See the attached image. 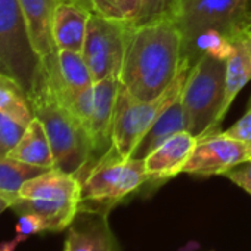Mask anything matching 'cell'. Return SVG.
<instances>
[{"label": "cell", "instance_id": "cell-25", "mask_svg": "<svg viewBox=\"0 0 251 251\" xmlns=\"http://www.w3.org/2000/svg\"><path fill=\"white\" fill-rule=\"evenodd\" d=\"M173 0H141V15L135 25L151 23L154 20L170 15Z\"/></svg>", "mask_w": 251, "mask_h": 251}, {"label": "cell", "instance_id": "cell-16", "mask_svg": "<svg viewBox=\"0 0 251 251\" xmlns=\"http://www.w3.org/2000/svg\"><path fill=\"white\" fill-rule=\"evenodd\" d=\"M90 14L92 12L70 0H62L56 6L52 33L58 50H83Z\"/></svg>", "mask_w": 251, "mask_h": 251}, {"label": "cell", "instance_id": "cell-19", "mask_svg": "<svg viewBox=\"0 0 251 251\" xmlns=\"http://www.w3.org/2000/svg\"><path fill=\"white\" fill-rule=\"evenodd\" d=\"M58 62H59V77L62 83V89L61 90L58 89V92L61 93L65 102L73 99L80 92L93 86L95 81L92 73L81 52L59 50Z\"/></svg>", "mask_w": 251, "mask_h": 251}, {"label": "cell", "instance_id": "cell-31", "mask_svg": "<svg viewBox=\"0 0 251 251\" xmlns=\"http://www.w3.org/2000/svg\"><path fill=\"white\" fill-rule=\"evenodd\" d=\"M248 15H250V24H251V3H250V9H248Z\"/></svg>", "mask_w": 251, "mask_h": 251}, {"label": "cell", "instance_id": "cell-33", "mask_svg": "<svg viewBox=\"0 0 251 251\" xmlns=\"http://www.w3.org/2000/svg\"><path fill=\"white\" fill-rule=\"evenodd\" d=\"M250 161H251V160H250Z\"/></svg>", "mask_w": 251, "mask_h": 251}, {"label": "cell", "instance_id": "cell-7", "mask_svg": "<svg viewBox=\"0 0 251 251\" xmlns=\"http://www.w3.org/2000/svg\"><path fill=\"white\" fill-rule=\"evenodd\" d=\"M189 68L191 65L183 61L175 81L163 95L152 100H139L120 84L112 121V148L123 158H130L133 155L139 142L160 114L182 95Z\"/></svg>", "mask_w": 251, "mask_h": 251}, {"label": "cell", "instance_id": "cell-6", "mask_svg": "<svg viewBox=\"0 0 251 251\" xmlns=\"http://www.w3.org/2000/svg\"><path fill=\"white\" fill-rule=\"evenodd\" d=\"M81 185L75 175L56 167L30 179L23 185L11 210L18 216L31 213L39 216L48 232L67 230L80 205Z\"/></svg>", "mask_w": 251, "mask_h": 251}, {"label": "cell", "instance_id": "cell-15", "mask_svg": "<svg viewBox=\"0 0 251 251\" xmlns=\"http://www.w3.org/2000/svg\"><path fill=\"white\" fill-rule=\"evenodd\" d=\"M251 80V27L241 30L230 40V52L226 58V92L223 115H226L235 96Z\"/></svg>", "mask_w": 251, "mask_h": 251}, {"label": "cell", "instance_id": "cell-1", "mask_svg": "<svg viewBox=\"0 0 251 251\" xmlns=\"http://www.w3.org/2000/svg\"><path fill=\"white\" fill-rule=\"evenodd\" d=\"M182 34L172 15L132 25L120 84L139 100L163 95L182 68Z\"/></svg>", "mask_w": 251, "mask_h": 251}, {"label": "cell", "instance_id": "cell-24", "mask_svg": "<svg viewBox=\"0 0 251 251\" xmlns=\"http://www.w3.org/2000/svg\"><path fill=\"white\" fill-rule=\"evenodd\" d=\"M25 129L24 124L0 112V157H8V154L21 141Z\"/></svg>", "mask_w": 251, "mask_h": 251}, {"label": "cell", "instance_id": "cell-8", "mask_svg": "<svg viewBox=\"0 0 251 251\" xmlns=\"http://www.w3.org/2000/svg\"><path fill=\"white\" fill-rule=\"evenodd\" d=\"M43 61L34 49L18 0H0V75L17 81L31 95Z\"/></svg>", "mask_w": 251, "mask_h": 251}, {"label": "cell", "instance_id": "cell-3", "mask_svg": "<svg viewBox=\"0 0 251 251\" xmlns=\"http://www.w3.org/2000/svg\"><path fill=\"white\" fill-rule=\"evenodd\" d=\"M28 100L34 117L45 126L55 158V167L71 175H78L92 163V142L80 120L49 78L45 67Z\"/></svg>", "mask_w": 251, "mask_h": 251}, {"label": "cell", "instance_id": "cell-23", "mask_svg": "<svg viewBox=\"0 0 251 251\" xmlns=\"http://www.w3.org/2000/svg\"><path fill=\"white\" fill-rule=\"evenodd\" d=\"M46 232H48L46 223L39 216L31 214V213L20 214L14 236L0 244V251H15L21 242L27 241L28 238H31L34 235H40V233H46Z\"/></svg>", "mask_w": 251, "mask_h": 251}, {"label": "cell", "instance_id": "cell-17", "mask_svg": "<svg viewBox=\"0 0 251 251\" xmlns=\"http://www.w3.org/2000/svg\"><path fill=\"white\" fill-rule=\"evenodd\" d=\"M186 130L185 124V112L180 96L172 102L155 120V123L150 127V130L145 133L142 141L139 142L138 148L133 152V158H145L148 154H151L155 148H158L161 144H164L169 138L173 135Z\"/></svg>", "mask_w": 251, "mask_h": 251}, {"label": "cell", "instance_id": "cell-29", "mask_svg": "<svg viewBox=\"0 0 251 251\" xmlns=\"http://www.w3.org/2000/svg\"><path fill=\"white\" fill-rule=\"evenodd\" d=\"M70 2H74L80 6H83L84 9H87L89 12H95V6H93V0H70Z\"/></svg>", "mask_w": 251, "mask_h": 251}, {"label": "cell", "instance_id": "cell-11", "mask_svg": "<svg viewBox=\"0 0 251 251\" xmlns=\"http://www.w3.org/2000/svg\"><path fill=\"white\" fill-rule=\"evenodd\" d=\"M250 160V144L227 136L225 132H217L197 142L182 173L200 177L225 176L229 170Z\"/></svg>", "mask_w": 251, "mask_h": 251}, {"label": "cell", "instance_id": "cell-12", "mask_svg": "<svg viewBox=\"0 0 251 251\" xmlns=\"http://www.w3.org/2000/svg\"><path fill=\"white\" fill-rule=\"evenodd\" d=\"M36 52L48 74H59L58 48L53 39V15L62 0H18Z\"/></svg>", "mask_w": 251, "mask_h": 251}, {"label": "cell", "instance_id": "cell-21", "mask_svg": "<svg viewBox=\"0 0 251 251\" xmlns=\"http://www.w3.org/2000/svg\"><path fill=\"white\" fill-rule=\"evenodd\" d=\"M0 112L28 127L34 118L31 103L23 87L9 77L0 75Z\"/></svg>", "mask_w": 251, "mask_h": 251}, {"label": "cell", "instance_id": "cell-22", "mask_svg": "<svg viewBox=\"0 0 251 251\" xmlns=\"http://www.w3.org/2000/svg\"><path fill=\"white\" fill-rule=\"evenodd\" d=\"M93 6L99 15L132 24L141 15V0H93Z\"/></svg>", "mask_w": 251, "mask_h": 251}, {"label": "cell", "instance_id": "cell-28", "mask_svg": "<svg viewBox=\"0 0 251 251\" xmlns=\"http://www.w3.org/2000/svg\"><path fill=\"white\" fill-rule=\"evenodd\" d=\"M11 207H12V200L8 198V197L3 195V194H0V214H2L5 210L11 208Z\"/></svg>", "mask_w": 251, "mask_h": 251}, {"label": "cell", "instance_id": "cell-18", "mask_svg": "<svg viewBox=\"0 0 251 251\" xmlns=\"http://www.w3.org/2000/svg\"><path fill=\"white\" fill-rule=\"evenodd\" d=\"M8 157L45 169L55 167V158L48 133L45 130L43 123L37 117H34L33 121L28 124L21 141L8 154Z\"/></svg>", "mask_w": 251, "mask_h": 251}, {"label": "cell", "instance_id": "cell-27", "mask_svg": "<svg viewBox=\"0 0 251 251\" xmlns=\"http://www.w3.org/2000/svg\"><path fill=\"white\" fill-rule=\"evenodd\" d=\"M225 177H227L232 183L244 189L247 194L251 195V161H245L235 169L229 170Z\"/></svg>", "mask_w": 251, "mask_h": 251}, {"label": "cell", "instance_id": "cell-30", "mask_svg": "<svg viewBox=\"0 0 251 251\" xmlns=\"http://www.w3.org/2000/svg\"><path fill=\"white\" fill-rule=\"evenodd\" d=\"M238 3L242 9H250V3H251V0H238Z\"/></svg>", "mask_w": 251, "mask_h": 251}, {"label": "cell", "instance_id": "cell-2", "mask_svg": "<svg viewBox=\"0 0 251 251\" xmlns=\"http://www.w3.org/2000/svg\"><path fill=\"white\" fill-rule=\"evenodd\" d=\"M172 18L182 34L183 61L191 67L205 53L227 58L230 40L251 27L238 0H173Z\"/></svg>", "mask_w": 251, "mask_h": 251}, {"label": "cell", "instance_id": "cell-14", "mask_svg": "<svg viewBox=\"0 0 251 251\" xmlns=\"http://www.w3.org/2000/svg\"><path fill=\"white\" fill-rule=\"evenodd\" d=\"M197 142L198 139L195 136L183 130L173 135L151 154H148L144 158L145 170L150 179L147 185H160L182 173Z\"/></svg>", "mask_w": 251, "mask_h": 251}, {"label": "cell", "instance_id": "cell-13", "mask_svg": "<svg viewBox=\"0 0 251 251\" xmlns=\"http://www.w3.org/2000/svg\"><path fill=\"white\" fill-rule=\"evenodd\" d=\"M68 251H121L108 214L78 210L67 227L65 247Z\"/></svg>", "mask_w": 251, "mask_h": 251}, {"label": "cell", "instance_id": "cell-20", "mask_svg": "<svg viewBox=\"0 0 251 251\" xmlns=\"http://www.w3.org/2000/svg\"><path fill=\"white\" fill-rule=\"evenodd\" d=\"M46 170L49 169L33 166L11 157H0V194L11 198L14 204L23 185Z\"/></svg>", "mask_w": 251, "mask_h": 251}, {"label": "cell", "instance_id": "cell-32", "mask_svg": "<svg viewBox=\"0 0 251 251\" xmlns=\"http://www.w3.org/2000/svg\"><path fill=\"white\" fill-rule=\"evenodd\" d=\"M64 251H68V250H67V248H64Z\"/></svg>", "mask_w": 251, "mask_h": 251}, {"label": "cell", "instance_id": "cell-9", "mask_svg": "<svg viewBox=\"0 0 251 251\" xmlns=\"http://www.w3.org/2000/svg\"><path fill=\"white\" fill-rule=\"evenodd\" d=\"M118 90L120 78L108 77L95 81L93 86L67 102L89 135L93 148L92 163L112 148V121Z\"/></svg>", "mask_w": 251, "mask_h": 251}, {"label": "cell", "instance_id": "cell-4", "mask_svg": "<svg viewBox=\"0 0 251 251\" xmlns=\"http://www.w3.org/2000/svg\"><path fill=\"white\" fill-rule=\"evenodd\" d=\"M81 185L78 210L108 214L148 183L144 158H123L114 148L75 175Z\"/></svg>", "mask_w": 251, "mask_h": 251}, {"label": "cell", "instance_id": "cell-10", "mask_svg": "<svg viewBox=\"0 0 251 251\" xmlns=\"http://www.w3.org/2000/svg\"><path fill=\"white\" fill-rule=\"evenodd\" d=\"M132 25V23L106 18L96 12L90 14L81 53L93 81L120 75Z\"/></svg>", "mask_w": 251, "mask_h": 251}, {"label": "cell", "instance_id": "cell-5", "mask_svg": "<svg viewBox=\"0 0 251 251\" xmlns=\"http://www.w3.org/2000/svg\"><path fill=\"white\" fill-rule=\"evenodd\" d=\"M226 59L205 53L191 68L182 89L186 132L198 141L214 135L223 121Z\"/></svg>", "mask_w": 251, "mask_h": 251}, {"label": "cell", "instance_id": "cell-26", "mask_svg": "<svg viewBox=\"0 0 251 251\" xmlns=\"http://www.w3.org/2000/svg\"><path fill=\"white\" fill-rule=\"evenodd\" d=\"M225 133L227 136H232L251 145V98L248 100L245 114L236 123H233Z\"/></svg>", "mask_w": 251, "mask_h": 251}]
</instances>
